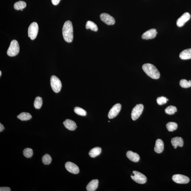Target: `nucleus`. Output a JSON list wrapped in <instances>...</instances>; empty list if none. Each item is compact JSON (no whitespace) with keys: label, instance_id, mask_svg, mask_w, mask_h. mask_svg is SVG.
<instances>
[{"label":"nucleus","instance_id":"nucleus-10","mask_svg":"<svg viewBox=\"0 0 191 191\" xmlns=\"http://www.w3.org/2000/svg\"><path fill=\"white\" fill-rule=\"evenodd\" d=\"M100 17L101 20L107 25H113L115 23L114 18L108 13H102L100 16Z\"/></svg>","mask_w":191,"mask_h":191},{"label":"nucleus","instance_id":"nucleus-18","mask_svg":"<svg viewBox=\"0 0 191 191\" xmlns=\"http://www.w3.org/2000/svg\"><path fill=\"white\" fill-rule=\"evenodd\" d=\"M98 180H91L86 186V190L88 191H95L98 187Z\"/></svg>","mask_w":191,"mask_h":191},{"label":"nucleus","instance_id":"nucleus-3","mask_svg":"<svg viewBox=\"0 0 191 191\" xmlns=\"http://www.w3.org/2000/svg\"><path fill=\"white\" fill-rule=\"evenodd\" d=\"M20 47L17 41L13 40L11 42L10 46L7 51V55L9 56H15L19 54Z\"/></svg>","mask_w":191,"mask_h":191},{"label":"nucleus","instance_id":"nucleus-36","mask_svg":"<svg viewBox=\"0 0 191 191\" xmlns=\"http://www.w3.org/2000/svg\"><path fill=\"white\" fill-rule=\"evenodd\" d=\"M21 10L22 11H23V9Z\"/></svg>","mask_w":191,"mask_h":191},{"label":"nucleus","instance_id":"nucleus-11","mask_svg":"<svg viewBox=\"0 0 191 191\" xmlns=\"http://www.w3.org/2000/svg\"><path fill=\"white\" fill-rule=\"evenodd\" d=\"M65 166L66 169L71 173L77 174L79 172V169L78 167L72 162H67Z\"/></svg>","mask_w":191,"mask_h":191},{"label":"nucleus","instance_id":"nucleus-1","mask_svg":"<svg viewBox=\"0 0 191 191\" xmlns=\"http://www.w3.org/2000/svg\"><path fill=\"white\" fill-rule=\"evenodd\" d=\"M73 27L71 21H67L64 24L63 34L64 39L68 42H72L73 38Z\"/></svg>","mask_w":191,"mask_h":191},{"label":"nucleus","instance_id":"nucleus-6","mask_svg":"<svg viewBox=\"0 0 191 191\" xmlns=\"http://www.w3.org/2000/svg\"><path fill=\"white\" fill-rule=\"evenodd\" d=\"M133 173L134 175H132L131 178L136 183L143 184L146 182L147 177L143 174L137 171H133Z\"/></svg>","mask_w":191,"mask_h":191},{"label":"nucleus","instance_id":"nucleus-23","mask_svg":"<svg viewBox=\"0 0 191 191\" xmlns=\"http://www.w3.org/2000/svg\"><path fill=\"white\" fill-rule=\"evenodd\" d=\"M26 6V3L25 1H19L15 3L13 7L15 9L19 10L23 9Z\"/></svg>","mask_w":191,"mask_h":191},{"label":"nucleus","instance_id":"nucleus-28","mask_svg":"<svg viewBox=\"0 0 191 191\" xmlns=\"http://www.w3.org/2000/svg\"><path fill=\"white\" fill-rule=\"evenodd\" d=\"M180 85L181 87L184 88L190 87L191 86V81H188L186 79H183L180 80Z\"/></svg>","mask_w":191,"mask_h":191},{"label":"nucleus","instance_id":"nucleus-25","mask_svg":"<svg viewBox=\"0 0 191 191\" xmlns=\"http://www.w3.org/2000/svg\"><path fill=\"white\" fill-rule=\"evenodd\" d=\"M166 127L168 131L172 132L177 129L178 125L175 122H169L166 124Z\"/></svg>","mask_w":191,"mask_h":191},{"label":"nucleus","instance_id":"nucleus-31","mask_svg":"<svg viewBox=\"0 0 191 191\" xmlns=\"http://www.w3.org/2000/svg\"><path fill=\"white\" fill-rule=\"evenodd\" d=\"M168 100H169L165 97L163 96L159 97L157 100V104L159 105H162L166 104Z\"/></svg>","mask_w":191,"mask_h":191},{"label":"nucleus","instance_id":"nucleus-29","mask_svg":"<svg viewBox=\"0 0 191 191\" xmlns=\"http://www.w3.org/2000/svg\"><path fill=\"white\" fill-rule=\"evenodd\" d=\"M74 111L76 114L79 116H85L86 115L85 110L79 107H75L74 109Z\"/></svg>","mask_w":191,"mask_h":191},{"label":"nucleus","instance_id":"nucleus-27","mask_svg":"<svg viewBox=\"0 0 191 191\" xmlns=\"http://www.w3.org/2000/svg\"><path fill=\"white\" fill-rule=\"evenodd\" d=\"M42 161L44 164L49 165L52 161V158L49 155L46 154L42 157Z\"/></svg>","mask_w":191,"mask_h":191},{"label":"nucleus","instance_id":"nucleus-15","mask_svg":"<svg viewBox=\"0 0 191 191\" xmlns=\"http://www.w3.org/2000/svg\"><path fill=\"white\" fill-rule=\"evenodd\" d=\"M164 149V144L163 141L161 139H158L156 141L155 147L154 150L157 153H161L163 152Z\"/></svg>","mask_w":191,"mask_h":191},{"label":"nucleus","instance_id":"nucleus-9","mask_svg":"<svg viewBox=\"0 0 191 191\" xmlns=\"http://www.w3.org/2000/svg\"><path fill=\"white\" fill-rule=\"evenodd\" d=\"M121 108L122 106L119 104H116L114 106L109 112L108 114L109 118L110 119H113L117 116L120 111Z\"/></svg>","mask_w":191,"mask_h":191},{"label":"nucleus","instance_id":"nucleus-13","mask_svg":"<svg viewBox=\"0 0 191 191\" xmlns=\"http://www.w3.org/2000/svg\"><path fill=\"white\" fill-rule=\"evenodd\" d=\"M157 34V30L155 29H151L145 32L142 36V38L145 40L154 38Z\"/></svg>","mask_w":191,"mask_h":191},{"label":"nucleus","instance_id":"nucleus-24","mask_svg":"<svg viewBox=\"0 0 191 191\" xmlns=\"http://www.w3.org/2000/svg\"><path fill=\"white\" fill-rule=\"evenodd\" d=\"M42 98L40 97H37L35 98L34 103L35 108L39 109L42 107Z\"/></svg>","mask_w":191,"mask_h":191},{"label":"nucleus","instance_id":"nucleus-5","mask_svg":"<svg viewBox=\"0 0 191 191\" xmlns=\"http://www.w3.org/2000/svg\"><path fill=\"white\" fill-rule=\"evenodd\" d=\"M39 27L37 23L33 22L30 25L28 29V36L31 40H34L37 37Z\"/></svg>","mask_w":191,"mask_h":191},{"label":"nucleus","instance_id":"nucleus-22","mask_svg":"<svg viewBox=\"0 0 191 191\" xmlns=\"http://www.w3.org/2000/svg\"><path fill=\"white\" fill-rule=\"evenodd\" d=\"M86 29H90L91 31L96 32L98 31V28L97 25L94 23L90 21H88L86 25Z\"/></svg>","mask_w":191,"mask_h":191},{"label":"nucleus","instance_id":"nucleus-7","mask_svg":"<svg viewBox=\"0 0 191 191\" xmlns=\"http://www.w3.org/2000/svg\"><path fill=\"white\" fill-rule=\"evenodd\" d=\"M144 106L143 104H137L133 109L131 113V118L133 120H136L139 118L143 111Z\"/></svg>","mask_w":191,"mask_h":191},{"label":"nucleus","instance_id":"nucleus-26","mask_svg":"<svg viewBox=\"0 0 191 191\" xmlns=\"http://www.w3.org/2000/svg\"><path fill=\"white\" fill-rule=\"evenodd\" d=\"M177 111V109L175 106H170L165 109V112L166 114L170 115L174 114Z\"/></svg>","mask_w":191,"mask_h":191},{"label":"nucleus","instance_id":"nucleus-34","mask_svg":"<svg viewBox=\"0 0 191 191\" xmlns=\"http://www.w3.org/2000/svg\"><path fill=\"white\" fill-rule=\"evenodd\" d=\"M4 129H5V128H4L3 125L1 123H0V132H1L3 131Z\"/></svg>","mask_w":191,"mask_h":191},{"label":"nucleus","instance_id":"nucleus-35","mask_svg":"<svg viewBox=\"0 0 191 191\" xmlns=\"http://www.w3.org/2000/svg\"><path fill=\"white\" fill-rule=\"evenodd\" d=\"M1 71H0V77H1Z\"/></svg>","mask_w":191,"mask_h":191},{"label":"nucleus","instance_id":"nucleus-2","mask_svg":"<svg viewBox=\"0 0 191 191\" xmlns=\"http://www.w3.org/2000/svg\"><path fill=\"white\" fill-rule=\"evenodd\" d=\"M142 69L148 76L153 79H158L160 77L158 70L154 65L150 63H145L142 66Z\"/></svg>","mask_w":191,"mask_h":191},{"label":"nucleus","instance_id":"nucleus-14","mask_svg":"<svg viewBox=\"0 0 191 191\" xmlns=\"http://www.w3.org/2000/svg\"><path fill=\"white\" fill-rule=\"evenodd\" d=\"M63 124L66 128L71 131L75 130L77 127L75 122L70 119L66 120Z\"/></svg>","mask_w":191,"mask_h":191},{"label":"nucleus","instance_id":"nucleus-21","mask_svg":"<svg viewBox=\"0 0 191 191\" xmlns=\"http://www.w3.org/2000/svg\"><path fill=\"white\" fill-rule=\"evenodd\" d=\"M17 117L21 121H27L31 119L32 116L30 113L26 112H22L18 115Z\"/></svg>","mask_w":191,"mask_h":191},{"label":"nucleus","instance_id":"nucleus-8","mask_svg":"<svg viewBox=\"0 0 191 191\" xmlns=\"http://www.w3.org/2000/svg\"><path fill=\"white\" fill-rule=\"evenodd\" d=\"M172 179L175 183L181 184H187L190 180L188 177L187 176L179 174L174 175L173 176Z\"/></svg>","mask_w":191,"mask_h":191},{"label":"nucleus","instance_id":"nucleus-33","mask_svg":"<svg viewBox=\"0 0 191 191\" xmlns=\"http://www.w3.org/2000/svg\"><path fill=\"white\" fill-rule=\"evenodd\" d=\"M61 1V0H51V2L53 5H58Z\"/></svg>","mask_w":191,"mask_h":191},{"label":"nucleus","instance_id":"nucleus-12","mask_svg":"<svg viewBox=\"0 0 191 191\" xmlns=\"http://www.w3.org/2000/svg\"><path fill=\"white\" fill-rule=\"evenodd\" d=\"M190 15L188 13L186 12L177 20V25L179 27H182L186 23L190 20Z\"/></svg>","mask_w":191,"mask_h":191},{"label":"nucleus","instance_id":"nucleus-19","mask_svg":"<svg viewBox=\"0 0 191 191\" xmlns=\"http://www.w3.org/2000/svg\"><path fill=\"white\" fill-rule=\"evenodd\" d=\"M180 57L182 60H188L191 59V48L186 49L180 52Z\"/></svg>","mask_w":191,"mask_h":191},{"label":"nucleus","instance_id":"nucleus-20","mask_svg":"<svg viewBox=\"0 0 191 191\" xmlns=\"http://www.w3.org/2000/svg\"><path fill=\"white\" fill-rule=\"evenodd\" d=\"M101 149L99 147H95L90 150L89 151V155L91 157H95L99 155L101 152Z\"/></svg>","mask_w":191,"mask_h":191},{"label":"nucleus","instance_id":"nucleus-17","mask_svg":"<svg viewBox=\"0 0 191 191\" xmlns=\"http://www.w3.org/2000/svg\"><path fill=\"white\" fill-rule=\"evenodd\" d=\"M126 156L131 161L134 162H137L139 161L140 157L137 153H134L132 151H128L126 153Z\"/></svg>","mask_w":191,"mask_h":191},{"label":"nucleus","instance_id":"nucleus-30","mask_svg":"<svg viewBox=\"0 0 191 191\" xmlns=\"http://www.w3.org/2000/svg\"><path fill=\"white\" fill-rule=\"evenodd\" d=\"M33 154V150L30 148H27L24 150L23 154L27 158H31Z\"/></svg>","mask_w":191,"mask_h":191},{"label":"nucleus","instance_id":"nucleus-32","mask_svg":"<svg viewBox=\"0 0 191 191\" xmlns=\"http://www.w3.org/2000/svg\"><path fill=\"white\" fill-rule=\"evenodd\" d=\"M11 189L10 188L8 187H1L0 188V191H10Z\"/></svg>","mask_w":191,"mask_h":191},{"label":"nucleus","instance_id":"nucleus-16","mask_svg":"<svg viewBox=\"0 0 191 191\" xmlns=\"http://www.w3.org/2000/svg\"><path fill=\"white\" fill-rule=\"evenodd\" d=\"M171 143L174 148H177V147H182L184 144L182 138L180 137H175L172 139Z\"/></svg>","mask_w":191,"mask_h":191},{"label":"nucleus","instance_id":"nucleus-4","mask_svg":"<svg viewBox=\"0 0 191 191\" xmlns=\"http://www.w3.org/2000/svg\"><path fill=\"white\" fill-rule=\"evenodd\" d=\"M50 84L52 90L55 93L60 92L62 88V83L59 79L54 75L51 77Z\"/></svg>","mask_w":191,"mask_h":191}]
</instances>
